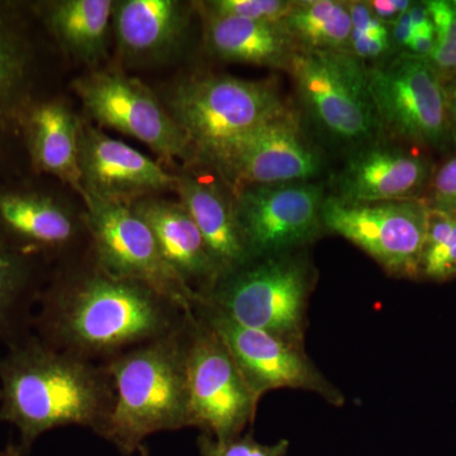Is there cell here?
I'll return each mask as SVG.
<instances>
[{"label": "cell", "instance_id": "obj_1", "mask_svg": "<svg viewBox=\"0 0 456 456\" xmlns=\"http://www.w3.org/2000/svg\"><path fill=\"white\" fill-rule=\"evenodd\" d=\"M191 314L149 285L110 274L90 253L46 281L33 334L57 350L106 364L176 331Z\"/></svg>", "mask_w": 456, "mask_h": 456}, {"label": "cell", "instance_id": "obj_2", "mask_svg": "<svg viewBox=\"0 0 456 456\" xmlns=\"http://www.w3.org/2000/svg\"><path fill=\"white\" fill-rule=\"evenodd\" d=\"M0 424L20 434L26 456L42 435L66 426L101 436L114 404L106 367L45 344L35 334L0 356Z\"/></svg>", "mask_w": 456, "mask_h": 456}, {"label": "cell", "instance_id": "obj_3", "mask_svg": "<svg viewBox=\"0 0 456 456\" xmlns=\"http://www.w3.org/2000/svg\"><path fill=\"white\" fill-rule=\"evenodd\" d=\"M191 314L176 331L103 364L116 398L101 437L122 455L134 454L146 437L158 432L191 428L187 375Z\"/></svg>", "mask_w": 456, "mask_h": 456}, {"label": "cell", "instance_id": "obj_4", "mask_svg": "<svg viewBox=\"0 0 456 456\" xmlns=\"http://www.w3.org/2000/svg\"><path fill=\"white\" fill-rule=\"evenodd\" d=\"M167 108L187 140L193 163L216 169L237 142L288 106L273 83L200 74L176 84Z\"/></svg>", "mask_w": 456, "mask_h": 456}, {"label": "cell", "instance_id": "obj_5", "mask_svg": "<svg viewBox=\"0 0 456 456\" xmlns=\"http://www.w3.org/2000/svg\"><path fill=\"white\" fill-rule=\"evenodd\" d=\"M314 285L311 261L293 251L251 260L221 278L202 302L241 325L305 345Z\"/></svg>", "mask_w": 456, "mask_h": 456}, {"label": "cell", "instance_id": "obj_6", "mask_svg": "<svg viewBox=\"0 0 456 456\" xmlns=\"http://www.w3.org/2000/svg\"><path fill=\"white\" fill-rule=\"evenodd\" d=\"M42 32L31 2L0 0V183L28 169L23 119L44 94L46 47Z\"/></svg>", "mask_w": 456, "mask_h": 456}, {"label": "cell", "instance_id": "obj_7", "mask_svg": "<svg viewBox=\"0 0 456 456\" xmlns=\"http://www.w3.org/2000/svg\"><path fill=\"white\" fill-rule=\"evenodd\" d=\"M367 66L349 51H297L290 75L321 130L345 143H367L382 128L369 94Z\"/></svg>", "mask_w": 456, "mask_h": 456}, {"label": "cell", "instance_id": "obj_8", "mask_svg": "<svg viewBox=\"0 0 456 456\" xmlns=\"http://www.w3.org/2000/svg\"><path fill=\"white\" fill-rule=\"evenodd\" d=\"M84 222L95 263L114 277L149 285L193 312L198 298L164 260L154 233L130 203L83 196Z\"/></svg>", "mask_w": 456, "mask_h": 456}, {"label": "cell", "instance_id": "obj_9", "mask_svg": "<svg viewBox=\"0 0 456 456\" xmlns=\"http://www.w3.org/2000/svg\"><path fill=\"white\" fill-rule=\"evenodd\" d=\"M187 375L191 428L224 441L241 436L254 424L259 399L220 336L194 311L189 318Z\"/></svg>", "mask_w": 456, "mask_h": 456}, {"label": "cell", "instance_id": "obj_10", "mask_svg": "<svg viewBox=\"0 0 456 456\" xmlns=\"http://www.w3.org/2000/svg\"><path fill=\"white\" fill-rule=\"evenodd\" d=\"M369 94L382 127L421 145L452 139L443 79L425 57L401 53L367 69Z\"/></svg>", "mask_w": 456, "mask_h": 456}, {"label": "cell", "instance_id": "obj_11", "mask_svg": "<svg viewBox=\"0 0 456 456\" xmlns=\"http://www.w3.org/2000/svg\"><path fill=\"white\" fill-rule=\"evenodd\" d=\"M428 208L419 200L351 203L329 197L321 215L325 231L358 246L392 277L419 278Z\"/></svg>", "mask_w": 456, "mask_h": 456}, {"label": "cell", "instance_id": "obj_12", "mask_svg": "<svg viewBox=\"0 0 456 456\" xmlns=\"http://www.w3.org/2000/svg\"><path fill=\"white\" fill-rule=\"evenodd\" d=\"M193 311L220 336L259 401L270 391L289 388L316 393L332 406H344L346 398L317 368L305 345L241 325L207 303H197Z\"/></svg>", "mask_w": 456, "mask_h": 456}, {"label": "cell", "instance_id": "obj_13", "mask_svg": "<svg viewBox=\"0 0 456 456\" xmlns=\"http://www.w3.org/2000/svg\"><path fill=\"white\" fill-rule=\"evenodd\" d=\"M232 196L237 224L251 260L293 253L325 231L322 185H251L232 191Z\"/></svg>", "mask_w": 456, "mask_h": 456}, {"label": "cell", "instance_id": "obj_14", "mask_svg": "<svg viewBox=\"0 0 456 456\" xmlns=\"http://www.w3.org/2000/svg\"><path fill=\"white\" fill-rule=\"evenodd\" d=\"M73 88L95 122L141 141L167 163L191 161V149L167 108L145 84L118 71L93 70Z\"/></svg>", "mask_w": 456, "mask_h": 456}, {"label": "cell", "instance_id": "obj_15", "mask_svg": "<svg viewBox=\"0 0 456 456\" xmlns=\"http://www.w3.org/2000/svg\"><path fill=\"white\" fill-rule=\"evenodd\" d=\"M232 191L251 185L308 182L322 159L289 107L250 132L216 167Z\"/></svg>", "mask_w": 456, "mask_h": 456}, {"label": "cell", "instance_id": "obj_16", "mask_svg": "<svg viewBox=\"0 0 456 456\" xmlns=\"http://www.w3.org/2000/svg\"><path fill=\"white\" fill-rule=\"evenodd\" d=\"M84 232V218L27 174L0 183V242L12 250L46 264L68 254Z\"/></svg>", "mask_w": 456, "mask_h": 456}, {"label": "cell", "instance_id": "obj_17", "mask_svg": "<svg viewBox=\"0 0 456 456\" xmlns=\"http://www.w3.org/2000/svg\"><path fill=\"white\" fill-rule=\"evenodd\" d=\"M79 167L83 196L128 203L130 198L176 188V175L88 122H80Z\"/></svg>", "mask_w": 456, "mask_h": 456}, {"label": "cell", "instance_id": "obj_18", "mask_svg": "<svg viewBox=\"0 0 456 456\" xmlns=\"http://www.w3.org/2000/svg\"><path fill=\"white\" fill-rule=\"evenodd\" d=\"M431 164L397 146L368 145L347 159L338 178V198L351 203L415 200L431 178Z\"/></svg>", "mask_w": 456, "mask_h": 456}, {"label": "cell", "instance_id": "obj_19", "mask_svg": "<svg viewBox=\"0 0 456 456\" xmlns=\"http://www.w3.org/2000/svg\"><path fill=\"white\" fill-rule=\"evenodd\" d=\"M131 206L154 233L167 265L193 292L198 303L204 301L221 274L184 206L167 200H140Z\"/></svg>", "mask_w": 456, "mask_h": 456}, {"label": "cell", "instance_id": "obj_20", "mask_svg": "<svg viewBox=\"0 0 456 456\" xmlns=\"http://www.w3.org/2000/svg\"><path fill=\"white\" fill-rule=\"evenodd\" d=\"M191 8L178 0L114 2L112 20L119 55L137 64L170 59L187 40Z\"/></svg>", "mask_w": 456, "mask_h": 456}, {"label": "cell", "instance_id": "obj_21", "mask_svg": "<svg viewBox=\"0 0 456 456\" xmlns=\"http://www.w3.org/2000/svg\"><path fill=\"white\" fill-rule=\"evenodd\" d=\"M80 121L60 98L36 99L23 119V146L28 169L51 175L83 196L79 167Z\"/></svg>", "mask_w": 456, "mask_h": 456}, {"label": "cell", "instance_id": "obj_22", "mask_svg": "<svg viewBox=\"0 0 456 456\" xmlns=\"http://www.w3.org/2000/svg\"><path fill=\"white\" fill-rule=\"evenodd\" d=\"M175 191L202 233L221 278L250 263L237 224L233 196H227L215 182L189 174L176 175Z\"/></svg>", "mask_w": 456, "mask_h": 456}, {"label": "cell", "instance_id": "obj_23", "mask_svg": "<svg viewBox=\"0 0 456 456\" xmlns=\"http://www.w3.org/2000/svg\"><path fill=\"white\" fill-rule=\"evenodd\" d=\"M200 14L207 49L224 61L288 70L298 51L281 22L220 16L203 9Z\"/></svg>", "mask_w": 456, "mask_h": 456}, {"label": "cell", "instance_id": "obj_24", "mask_svg": "<svg viewBox=\"0 0 456 456\" xmlns=\"http://www.w3.org/2000/svg\"><path fill=\"white\" fill-rule=\"evenodd\" d=\"M112 0H50L31 2L45 33L69 55L97 65L107 55Z\"/></svg>", "mask_w": 456, "mask_h": 456}, {"label": "cell", "instance_id": "obj_25", "mask_svg": "<svg viewBox=\"0 0 456 456\" xmlns=\"http://www.w3.org/2000/svg\"><path fill=\"white\" fill-rule=\"evenodd\" d=\"M46 284L45 264L0 242V344L33 334V318Z\"/></svg>", "mask_w": 456, "mask_h": 456}, {"label": "cell", "instance_id": "obj_26", "mask_svg": "<svg viewBox=\"0 0 456 456\" xmlns=\"http://www.w3.org/2000/svg\"><path fill=\"white\" fill-rule=\"evenodd\" d=\"M281 25L299 51L344 53L349 50L351 17L347 2H296Z\"/></svg>", "mask_w": 456, "mask_h": 456}, {"label": "cell", "instance_id": "obj_27", "mask_svg": "<svg viewBox=\"0 0 456 456\" xmlns=\"http://www.w3.org/2000/svg\"><path fill=\"white\" fill-rule=\"evenodd\" d=\"M419 277L435 281L456 277V212L428 208Z\"/></svg>", "mask_w": 456, "mask_h": 456}, {"label": "cell", "instance_id": "obj_28", "mask_svg": "<svg viewBox=\"0 0 456 456\" xmlns=\"http://www.w3.org/2000/svg\"><path fill=\"white\" fill-rule=\"evenodd\" d=\"M351 17L349 53L360 61L371 60L378 62L391 57L393 53L391 27L382 20L369 7L368 2H347Z\"/></svg>", "mask_w": 456, "mask_h": 456}, {"label": "cell", "instance_id": "obj_29", "mask_svg": "<svg viewBox=\"0 0 456 456\" xmlns=\"http://www.w3.org/2000/svg\"><path fill=\"white\" fill-rule=\"evenodd\" d=\"M435 29V46L428 62L443 82L456 77V11L448 0L425 2Z\"/></svg>", "mask_w": 456, "mask_h": 456}, {"label": "cell", "instance_id": "obj_30", "mask_svg": "<svg viewBox=\"0 0 456 456\" xmlns=\"http://www.w3.org/2000/svg\"><path fill=\"white\" fill-rule=\"evenodd\" d=\"M198 8L220 16L245 18L261 22L281 23L292 11L296 2L289 0H213L197 3Z\"/></svg>", "mask_w": 456, "mask_h": 456}, {"label": "cell", "instance_id": "obj_31", "mask_svg": "<svg viewBox=\"0 0 456 456\" xmlns=\"http://www.w3.org/2000/svg\"><path fill=\"white\" fill-rule=\"evenodd\" d=\"M197 445L202 456H287L290 444L287 439L279 440L275 444H261L248 432L224 441L200 434Z\"/></svg>", "mask_w": 456, "mask_h": 456}, {"label": "cell", "instance_id": "obj_32", "mask_svg": "<svg viewBox=\"0 0 456 456\" xmlns=\"http://www.w3.org/2000/svg\"><path fill=\"white\" fill-rule=\"evenodd\" d=\"M428 206L456 212V156L446 161L435 174Z\"/></svg>", "mask_w": 456, "mask_h": 456}, {"label": "cell", "instance_id": "obj_33", "mask_svg": "<svg viewBox=\"0 0 456 456\" xmlns=\"http://www.w3.org/2000/svg\"><path fill=\"white\" fill-rule=\"evenodd\" d=\"M378 20H382L384 25L393 26L399 16L406 13L408 9L412 7L413 2L410 0H371L368 2Z\"/></svg>", "mask_w": 456, "mask_h": 456}, {"label": "cell", "instance_id": "obj_34", "mask_svg": "<svg viewBox=\"0 0 456 456\" xmlns=\"http://www.w3.org/2000/svg\"><path fill=\"white\" fill-rule=\"evenodd\" d=\"M408 11L399 16L398 20L391 26L393 46L402 49V53L407 50L408 45L415 35V28H413L412 20H411Z\"/></svg>", "mask_w": 456, "mask_h": 456}, {"label": "cell", "instance_id": "obj_35", "mask_svg": "<svg viewBox=\"0 0 456 456\" xmlns=\"http://www.w3.org/2000/svg\"><path fill=\"white\" fill-rule=\"evenodd\" d=\"M435 46V31L432 32H415L412 40L408 45L407 50L404 53H413V55L430 57L432 50Z\"/></svg>", "mask_w": 456, "mask_h": 456}, {"label": "cell", "instance_id": "obj_36", "mask_svg": "<svg viewBox=\"0 0 456 456\" xmlns=\"http://www.w3.org/2000/svg\"><path fill=\"white\" fill-rule=\"evenodd\" d=\"M444 90H445L446 107H448L452 131H456V77L444 82Z\"/></svg>", "mask_w": 456, "mask_h": 456}, {"label": "cell", "instance_id": "obj_37", "mask_svg": "<svg viewBox=\"0 0 456 456\" xmlns=\"http://www.w3.org/2000/svg\"><path fill=\"white\" fill-rule=\"evenodd\" d=\"M0 456H26L18 444L9 443L4 449L0 450Z\"/></svg>", "mask_w": 456, "mask_h": 456}, {"label": "cell", "instance_id": "obj_38", "mask_svg": "<svg viewBox=\"0 0 456 456\" xmlns=\"http://www.w3.org/2000/svg\"><path fill=\"white\" fill-rule=\"evenodd\" d=\"M137 452H139V456H151L150 455L149 449H147L145 445H141Z\"/></svg>", "mask_w": 456, "mask_h": 456}, {"label": "cell", "instance_id": "obj_39", "mask_svg": "<svg viewBox=\"0 0 456 456\" xmlns=\"http://www.w3.org/2000/svg\"><path fill=\"white\" fill-rule=\"evenodd\" d=\"M452 5H454L455 11H456V0H452Z\"/></svg>", "mask_w": 456, "mask_h": 456}, {"label": "cell", "instance_id": "obj_40", "mask_svg": "<svg viewBox=\"0 0 456 456\" xmlns=\"http://www.w3.org/2000/svg\"><path fill=\"white\" fill-rule=\"evenodd\" d=\"M0 398H2V389H0Z\"/></svg>", "mask_w": 456, "mask_h": 456}]
</instances>
